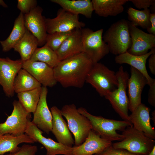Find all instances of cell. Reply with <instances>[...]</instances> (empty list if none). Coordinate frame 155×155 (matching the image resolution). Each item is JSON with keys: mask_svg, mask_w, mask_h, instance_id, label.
Listing matches in <instances>:
<instances>
[{"mask_svg": "<svg viewBox=\"0 0 155 155\" xmlns=\"http://www.w3.org/2000/svg\"><path fill=\"white\" fill-rule=\"evenodd\" d=\"M86 82L94 88L100 96L104 97L116 89L118 85L116 73L99 62L93 64Z\"/></svg>", "mask_w": 155, "mask_h": 155, "instance_id": "5", "label": "cell"}, {"mask_svg": "<svg viewBox=\"0 0 155 155\" xmlns=\"http://www.w3.org/2000/svg\"><path fill=\"white\" fill-rule=\"evenodd\" d=\"M43 132L30 121L28 124L25 133L35 142L42 144L46 150V155H72V147H70L56 142L42 135Z\"/></svg>", "mask_w": 155, "mask_h": 155, "instance_id": "12", "label": "cell"}, {"mask_svg": "<svg viewBox=\"0 0 155 155\" xmlns=\"http://www.w3.org/2000/svg\"><path fill=\"white\" fill-rule=\"evenodd\" d=\"M72 31L47 34L45 44L56 52L64 40L71 33Z\"/></svg>", "mask_w": 155, "mask_h": 155, "instance_id": "32", "label": "cell"}, {"mask_svg": "<svg viewBox=\"0 0 155 155\" xmlns=\"http://www.w3.org/2000/svg\"><path fill=\"white\" fill-rule=\"evenodd\" d=\"M112 142L102 138L92 129L81 145L72 147V155H94L102 153L112 146Z\"/></svg>", "mask_w": 155, "mask_h": 155, "instance_id": "15", "label": "cell"}, {"mask_svg": "<svg viewBox=\"0 0 155 155\" xmlns=\"http://www.w3.org/2000/svg\"><path fill=\"white\" fill-rule=\"evenodd\" d=\"M129 0H92L94 11L99 16H116L122 13Z\"/></svg>", "mask_w": 155, "mask_h": 155, "instance_id": "23", "label": "cell"}, {"mask_svg": "<svg viewBox=\"0 0 155 155\" xmlns=\"http://www.w3.org/2000/svg\"><path fill=\"white\" fill-rule=\"evenodd\" d=\"M147 155H155V146L149 153Z\"/></svg>", "mask_w": 155, "mask_h": 155, "instance_id": "40", "label": "cell"}, {"mask_svg": "<svg viewBox=\"0 0 155 155\" xmlns=\"http://www.w3.org/2000/svg\"><path fill=\"white\" fill-rule=\"evenodd\" d=\"M134 6L139 9L148 8L150 6L155 5L154 0H129Z\"/></svg>", "mask_w": 155, "mask_h": 155, "instance_id": "36", "label": "cell"}, {"mask_svg": "<svg viewBox=\"0 0 155 155\" xmlns=\"http://www.w3.org/2000/svg\"><path fill=\"white\" fill-rule=\"evenodd\" d=\"M23 61L21 59L13 60L9 58L0 57V85L6 96H13V83L19 71L22 68Z\"/></svg>", "mask_w": 155, "mask_h": 155, "instance_id": "11", "label": "cell"}, {"mask_svg": "<svg viewBox=\"0 0 155 155\" xmlns=\"http://www.w3.org/2000/svg\"><path fill=\"white\" fill-rule=\"evenodd\" d=\"M150 27L147 29L149 33L155 35V13H151L150 16Z\"/></svg>", "mask_w": 155, "mask_h": 155, "instance_id": "38", "label": "cell"}, {"mask_svg": "<svg viewBox=\"0 0 155 155\" xmlns=\"http://www.w3.org/2000/svg\"><path fill=\"white\" fill-rule=\"evenodd\" d=\"M148 67L151 73L155 75V52L152 54L148 59Z\"/></svg>", "mask_w": 155, "mask_h": 155, "instance_id": "39", "label": "cell"}, {"mask_svg": "<svg viewBox=\"0 0 155 155\" xmlns=\"http://www.w3.org/2000/svg\"><path fill=\"white\" fill-rule=\"evenodd\" d=\"M81 29L73 30L56 51L59 61L84 53Z\"/></svg>", "mask_w": 155, "mask_h": 155, "instance_id": "21", "label": "cell"}, {"mask_svg": "<svg viewBox=\"0 0 155 155\" xmlns=\"http://www.w3.org/2000/svg\"><path fill=\"white\" fill-rule=\"evenodd\" d=\"M45 26L47 34L55 32H67L74 30L82 29L85 26L79 20V15L73 14L62 8L57 12L56 17L53 18H45Z\"/></svg>", "mask_w": 155, "mask_h": 155, "instance_id": "10", "label": "cell"}, {"mask_svg": "<svg viewBox=\"0 0 155 155\" xmlns=\"http://www.w3.org/2000/svg\"><path fill=\"white\" fill-rule=\"evenodd\" d=\"M26 30L24 15L20 12L15 20L13 28L9 36L5 40L0 41L3 51L7 52L13 49L22 38Z\"/></svg>", "mask_w": 155, "mask_h": 155, "instance_id": "25", "label": "cell"}, {"mask_svg": "<svg viewBox=\"0 0 155 155\" xmlns=\"http://www.w3.org/2000/svg\"><path fill=\"white\" fill-rule=\"evenodd\" d=\"M150 109L141 103L129 115L133 127L151 139H155V131L150 123Z\"/></svg>", "mask_w": 155, "mask_h": 155, "instance_id": "20", "label": "cell"}, {"mask_svg": "<svg viewBox=\"0 0 155 155\" xmlns=\"http://www.w3.org/2000/svg\"><path fill=\"white\" fill-rule=\"evenodd\" d=\"M41 87L17 94L19 101L29 113H33L39 101Z\"/></svg>", "mask_w": 155, "mask_h": 155, "instance_id": "29", "label": "cell"}, {"mask_svg": "<svg viewBox=\"0 0 155 155\" xmlns=\"http://www.w3.org/2000/svg\"><path fill=\"white\" fill-rule=\"evenodd\" d=\"M53 119L51 131L58 142L65 145L72 147L74 140L67 123L63 118L61 110L54 106L51 108Z\"/></svg>", "mask_w": 155, "mask_h": 155, "instance_id": "19", "label": "cell"}, {"mask_svg": "<svg viewBox=\"0 0 155 155\" xmlns=\"http://www.w3.org/2000/svg\"><path fill=\"white\" fill-rule=\"evenodd\" d=\"M131 76L127 83L129 101V110L133 111L141 103V94L148 81L140 72L131 67Z\"/></svg>", "mask_w": 155, "mask_h": 155, "instance_id": "17", "label": "cell"}, {"mask_svg": "<svg viewBox=\"0 0 155 155\" xmlns=\"http://www.w3.org/2000/svg\"><path fill=\"white\" fill-rule=\"evenodd\" d=\"M122 134L124 139L112 143L113 148L124 149L139 155H147L155 146L154 140L149 138L133 126L127 127Z\"/></svg>", "mask_w": 155, "mask_h": 155, "instance_id": "4", "label": "cell"}, {"mask_svg": "<svg viewBox=\"0 0 155 155\" xmlns=\"http://www.w3.org/2000/svg\"><path fill=\"white\" fill-rule=\"evenodd\" d=\"M30 59L44 63L53 68L59 62L56 52L45 44L37 48Z\"/></svg>", "mask_w": 155, "mask_h": 155, "instance_id": "30", "label": "cell"}, {"mask_svg": "<svg viewBox=\"0 0 155 155\" xmlns=\"http://www.w3.org/2000/svg\"><path fill=\"white\" fill-rule=\"evenodd\" d=\"M0 5L5 7H8L7 5L5 3L4 1L2 0H0Z\"/></svg>", "mask_w": 155, "mask_h": 155, "instance_id": "41", "label": "cell"}, {"mask_svg": "<svg viewBox=\"0 0 155 155\" xmlns=\"http://www.w3.org/2000/svg\"></svg>", "mask_w": 155, "mask_h": 155, "instance_id": "42", "label": "cell"}, {"mask_svg": "<svg viewBox=\"0 0 155 155\" xmlns=\"http://www.w3.org/2000/svg\"><path fill=\"white\" fill-rule=\"evenodd\" d=\"M148 92V101L153 106L155 107V82L149 86Z\"/></svg>", "mask_w": 155, "mask_h": 155, "instance_id": "37", "label": "cell"}, {"mask_svg": "<svg viewBox=\"0 0 155 155\" xmlns=\"http://www.w3.org/2000/svg\"><path fill=\"white\" fill-rule=\"evenodd\" d=\"M43 9L37 6L28 13L24 15L26 28L37 39L39 46L44 45L47 34L45 26V18L42 15Z\"/></svg>", "mask_w": 155, "mask_h": 155, "instance_id": "14", "label": "cell"}, {"mask_svg": "<svg viewBox=\"0 0 155 155\" xmlns=\"http://www.w3.org/2000/svg\"><path fill=\"white\" fill-rule=\"evenodd\" d=\"M154 52L155 48L151 50L147 53L141 55H132L126 52L116 55L115 61L117 64H127L138 70L146 78L148 85L150 86L155 82V79L152 78L149 75L146 69V63L147 59Z\"/></svg>", "mask_w": 155, "mask_h": 155, "instance_id": "22", "label": "cell"}, {"mask_svg": "<svg viewBox=\"0 0 155 155\" xmlns=\"http://www.w3.org/2000/svg\"><path fill=\"white\" fill-rule=\"evenodd\" d=\"M34 142V140L26 133L19 136L9 134L0 135V155L16 150L20 144H31Z\"/></svg>", "mask_w": 155, "mask_h": 155, "instance_id": "26", "label": "cell"}, {"mask_svg": "<svg viewBox=\"0 0 155 155\" xmlns=\"http://www.w3.org/2000/svg\"><path fill=\"white\" fill-rule=\"evenodd\" d=\"M61 110L63 116L67 120L70 131L74 135L75 146L81 144L92 129L90 120L79 112L74 104L64 105Z\"/></svg>", "mask_w": 155, "mask_h": 155, "instance_id": "7", "label": "cell"}, {"mask_svg": "<svg viewBox=\"0 0 155 155\" xmlns=\"http://www.w3.org/2000/svg\"><path fill=\"white\" fill-rule=\"evenodd\" d=\"M13 109L5 121L0 123V135L10 134L19 136L25 133L30 113L27 112L19 101L13 102Z\"/></svg>", "mask_w": 155, "mask_h": 155, "instance_id": "9", "label": "cell"}, {"mask_svg": "<svg viewBox=\"0 0 155 155\" xmlns=\"http://www.w3.org/2000/svg\"><path fill=\"white\" fill-rule=\"evenodd\" d=\"M95 155H139L130 152L126 150L115 148L112 146L102 153Z\"/></svg>", "mask_w": 155, "mask_h": 155, "instance_id": "35", "label": "cell"}, {"mask_svg": "<svg viewBox=\"0 0 155 155\" xmlns=\"http://www.w3.org/2000/svg\"><path fill=\"white\" fill-rule=\"evenodd\" d=\"M78 109L80 113L90 120L92 130L102 138L111 142L120 141L124 138V136L118 133L117 131L123 132L127 127L133 126L129 121L108 119L101 116L94 115L82 107Z\"/></svg>", "mask_w": 155, "mask_h": 155, "instance_id": "2", "label": "cell"}, {"mask_svg": "<svg viewBox=\"0 0 155 155\" xmlns=\"http://www.w3.org/2000/svg\"><path fill=\"white\" fill-rule=\"evenodd\" d=\"M23 62L22 68L28 71L43 86L51 87L57 84L53 68L47 64L30 59Z\"/></svg>", "mask_w": 155, "mask_h": 155, "instance_id": "16", "label": "cell"}, {"mask_svg": "<svg viewBox=\"0 0 155 155\" xmlns=\"http://www.w3.org/2000/svg\"><path fill=\"white\" fill-rule=\"evenodd\" d=\"M129 30L131 44L127 51L129 53L141 55L148 52L155 47V35L146 33L130 22Z\"/></svg>", "mask_w": 155, "mask_h": 155, "instance_id": "13", "label": "cell"}, {"mask_svg": "<svg viewBox=\"0 0 155 155\" xmlns=\"http://www.w3.org/2000/svg\"><path fill=\"white\" fill-rule=\"evenodd\" d=\"M58 4L62 9L73 14L82 15L86 18H92L94 11L92 4L90 0H51Z\"/></svg>", "mask_w": 155, "mask_h": 155, "instance_id": "24", "label": "cell"}, {"mask_svg": "<svg viewBox=\"0 0 155 155\" xmlns=\"http://www.w3.org/2000/svg\"><path fill=\"white\" fill-rule=\"evenodd\" d=\"M116 74L118 82L117 87L114 91L108 92L104 97L109 101L113 108L123 120L130 122L128 113L129 101L126 92L129 75L124 70L122 66L119 67Z\"/></svg>", "mask_w": 155, "mask_h": 155, "instance_id": "6", "label": "cell"}, {"mask_svg": "<svg viewBox=\"0 0 155 155\" xmlns=\"http://www.w3.org/2000/svg\"><path fill=\"white\" fill-rule=\"evenodd\" d=\"M41 87L42 85L39 82L23 68L18 72L13 83L14 91L17 94Z\"/></svg>", "mask_w": 155, "mask_h": 155, "instance_id": "28", "label": "cell"}, {"mask_svg": "<svg viewBox=\"0 0 155 155\" xmlns=\"http://www.w3.org/2000/svg\"><path fill=\"white\" fill-rule=\"evenodd\" d=\"M38 46L37 39L26 29L24 36L13 49L24 61L30 59Z\"/></svg>", "mask_w": 155, "mask_h": 155, "instance_id": "27", "label": "cell"}, {"mask_svg": "<svg viewBox=\"0 0 155 155\" xmlns=\"http://www.w3.org/2000/svg\"><path fill=\"white\" fill-rule=\"evenodd\" d=\"M103 30L94 31L89 28L81 29L84 53L93 63L98 62L109 53L107 44L102 39Z\"/></svg>", "mask_w": 155, "mask_h": 155, "instance_id": "8", "label": "cell"}, {"mask_svg": "<svg viewBox=\"0 0 155 155\" xmlns=\"http://www.w3.org/2000/svg\"><path fill=\"white\" fill-rule=\"evenodd\" d=\"M17 7L24 15L27 14L37 6L36 0H18Z\"/></svg>", "mask_w": 155, "mask_h": 155, "instance_id": "34", "label": "cell"}, {"mask_svg": "<svg viewBox=\"0 0 155 155\" xmlns=\"http://www.w3.org/2000/svg\"><path fill=\"white\" fill-rule=\"evenodd\" d=\"M130 22L121 19L112 24L104 33L102 39L110 52L117 55L127 52L131 44Z\"/></svg>", "mask_w": 155, "mask_h": 155, "instance_id": "3", "label": "cell"}, {"mask_svg": "<svg viewBox=\"0 0 155 155\" xmlns=\"http://www.w3.org/2000/svg\"><path fill=\"white\" fill-rule=\"evenodd\" d=\"M38 149L36 146L24 144L15 151L2 155H35Z\"/></svg>", "mask_w": 155, "mask_h": 155, "instance_id": "33", "label": "cell"}, {"mask_svg": "<svg viewBox=\"0 0 155 155\" xmlns=\"http://www.w3.org/2000/svg\"><path fill=\"white\" fill-rule=\"evenodd\" d=\"M93 64L84 53L59 61L53 68L55 79L64 88H82Z\"/></svg>", "mask_w": 155, "mask_h": 155, "instance_id": "1", "label": "cell"}, {"mask_svg": "<svg viewBox=\"0 0 155 155\" xmlns=\"http://www.w3.org/2000/svg\"><path fill=\"white\" fill-rule=\"evenodd\" d=\"M47 88L42 86L39 101L32 122L42 131L48 134L51 131L53 117L47 102Z\"/></svg>", "mask_w": 155, "mask_h": 155, "instance_id": "18", "label": "cell"}, {"mask_svg": "<svg viewBox=\"0 0 155 155\" xmlns=\"http://www.w3.org/2000/svg\"><path fill=\"white\" fill-rule=\"evenodd\" d=\"M127 13L128 18L132 24L146 30L150 27V16L151 13L148 8L140 10L131 7L128 8Z\"/></svg>", "mask_w": 155, "mask_h": 155, "instance_id": "31", "label": "cell"}]
</instances>
